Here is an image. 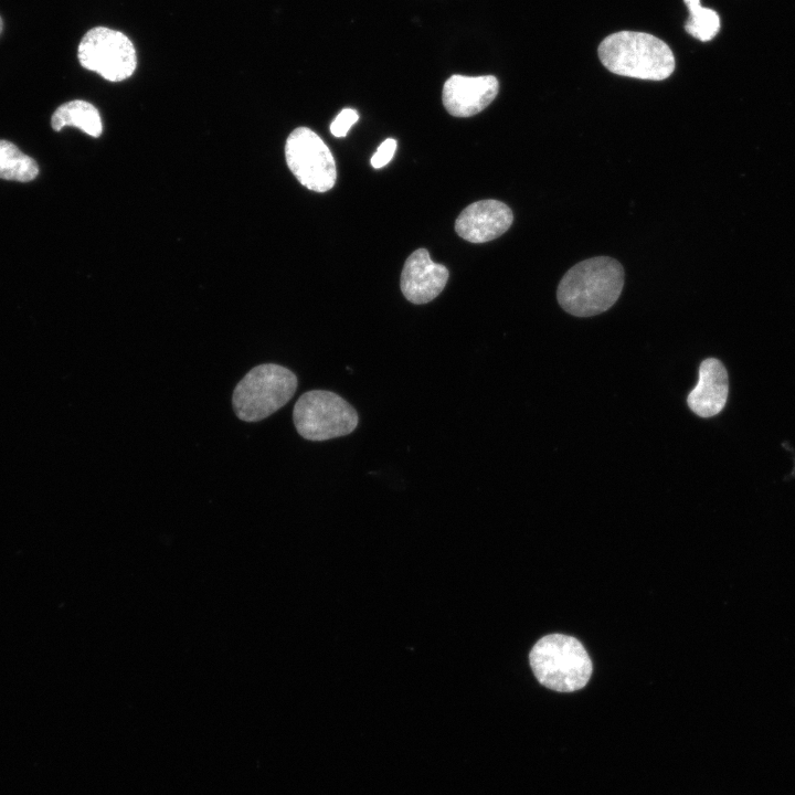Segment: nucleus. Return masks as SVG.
<instances>
[{
    "label": "nucleus",
    "mask_w": 795,
    "mask_h": 795,
    "mask_svg": "<svg viewBox=\"0 0 795 795\" xmlns=\"http://www.w3.org/2000/svg\"><path fill=\"white\" fill-rule=\"evenodd\" d=\"M81 65L109 82L130 77L137 66L132 42L124 33L96 26L85 33L77 49Z\"/></svg>",
    "instance_id": "423d86ee"
},
{
    "label": "nucleus",
    "mask_w": 795,
    "mask_h": 795,
    "mask_svg": "<svg viewBox=\"0 0 795 795\" xmlns=\"http://www.w3.org/2000/svg\"><path fill=\"white\" fill-rule=\"evenodd\" d=\"M448 269L434 263L427 250L418 248L404 263L400 286L404 297L416 305L436 298L448 280Z\"/></svg>",
    "instance_id": "9d476101"
},
{
    "label": "nucleus",
    "mask_w": 795,
    "mask_h": 795,
    "mask_svg": "<svg viewBox=\"0 0 795 795\" xmlns=\"http://www.w3.org/2000/svg\"><path fill=\"white\" fill-rule=\"evenodd\" d=\"M498 92L499 83L494 75L454 74L444 83L442 99L452 116L470 117L484 110Z\"/></svg>",
    "instance_id": "6e6552de"
},
{
    "label": "nucleus",
    "mask_w": 795,
    "mask_h": 795,
    "mask_svg": "<svg viewBox=\"0 0 795 795\" xmlns=\"http://www.w3.org/2000/svg\"><path fill=\"white\" fill-rule=\"evenodd\" d=\"M529 659L539 682L559 692L582 689L592 675L587 651L576 638L568 635L542 637L532 647Z\"/></svg>",
    "instance_id": "7ed1b4c3"
},
{
    "label": "nucleus",
    "mask_w": 795,
    "mask_h": 795,
    "mask_svg": "<svg viewBox=\"0 0 795 795\" xmlns=\"http://www.w3.org/2000/svg\"><path fill=\"white\" fill-rule=\"evenodd\" d=\"M729 379L722 362L716 358L703 360L699 368L697 385L688 394L690 410L700 417L719 414L728 399Z\"/></svg>",
    "instance_id": "9b49d317"
},
{
    "label": "nucleus",
    "mask_w": 795,
    "mask_h": 795,
    "mask_svg": "<svg viewBox=\"0 0 795 795\" xmlns=\"http://www.w3.org/2000/svg\"><path fill=\"white\" fill-rule=\"evenodd\" d=\"M690 18L685 24L687 33L701 42L712 40L720 30L718 13L701 6L700 0H683Z\"/></svg>",
    "instance_id": "4468645a"
},
{
    "label": "nucleus",
    "mask_w": 795,
    "mask_h": 795,
    "mask_svg": "<svg viewBox=\"0 0 795 795\" xmlns=\"http://www.w3.org/2000/svg\"><path fill=\"white\" fill-rule=\"evenodd\" d=\"M293 420L301 437L309 441H326L350 434L357 427L358 414L336 393L312 390L298 399L294 406Z\"/></svg>",
    "instance_id": "39448f33"
},
{
    "label": "nucleus",
    "mask_w": 795,
    "mask_h": 795,
    "mask_svg": "<svg viewBox=\"0 0 795 795\" xmlns=\"http://www.w3.org/2000/svg\"><path fill=\"white\" fill-rule=\"evenodd\" d=\"M359 119L356 109H342L330 125V131L336 137H344L351 126Z\"/></svg>",
    "instance_id": "2eb2a0df"
},
{
    "label": "nucleus",
    "mask_w": 795,
    "mask_h": 795,
    "mask_svg": "<svg viewBox=\"0 0 795 795\" xmlns=\"http://www.w3.org/2000/svg\"><path fill=\"white\" fill-rule=\"evenodd\" d=\"M624 268L608 256L584 259L572 266L556 289L559 305L570 315L591 317L610 309L624 286Z\"/></svg>",
    "instance_id": "f257e3e1"
},
{
    "label": "nucleus",
    "mask_w": 795,
    "mask_h": 795,
    "mask_svg": "<svg viewBox=\"0 0 795 795\" xmlns=\"http://www.w3.org/2000/svg\"><path fill=\"white\" fill-rule=\"evenodd\" d=\"M51 126L55 131H60L66 126L76 127L94 138L99 137L103 132L98 109L82 99L70 100L59 106L52 115Z\"/></svg>",
    "instance_id": "f8f14e48"
},
{
    "label": "nucleus",
    "mask_w": 795,
    "mask_h": 795,
    "mask_svg": "<svg viewBox=\"0 0 795 795\" xmlns=\"http://www.w3.org/2000/svg\"><path fill=\"white\" fill-rule=\"evenodd\" d=\"M598 59L612 73L647 81H662L675 70V56L668 44L653 34L619 31L598 45Z\"/></svg>",
    "instance_id": "f03ea898"
},
{
    "label": "nucleus",
    "mask_w": 795,
    "mask_h": 795,
    "mask_svg": "<svg viewBox=\"0 0 795 795\" xmlns=\"http://www.w3.org/2000/svg\"><path fill=\"white\" fill-rule=\"evenodd\" d=\"M285 159L289 170L307 189L326 192L335 186L337 169L333 156L311 129L298 127L289 134Z\"/></svg>",
    "instance_id": "0eeeda50"
},
{
    "label": "nucleus",
    "mask_w": 795,
    "mask_h": 795,
    "mask_svg": "<svg viewBox=\"0 0 795 795\" xmlns=\"http://www.w3.org/2000/svg\"><path fill=\"white\" fill-rule=\"evenodd\" d=\"M39 174V166L14 144L0 139V179L29 182Z\"/></svg>",
    "instance_id": "ddd939ff"
},
{
    "label": "nucleus",
    "mask_w": 795,
    "mask_h": 795,
    "mask_svg": "<svg viewBox=\"0 0 795 795\" xmlns=\"http://www.w3.org/2000/svg\"><path fill=\"white\" fill-rule=\"evenodd\" d=\"M296 389L297 377L289 369L275 363L256 365L234 389V412L242 421H261L284 406Z\"/></svg>",
    "instance_id": "20e7f679"
},
{
    "label": "nucleus",
    "mask_w": 795,
    "mask_h": 795,
    "mask_svg": "<svg viewBox=\"0 0 795 795\" xmlns=\"http://www.w3.org/2000/svg\"><path fill=\"white\" fill-rule=\"evenodd\" d=\"M396 149V140L393 138L385 139L377 149L375 153L371 157V165L373 168L379 169L388 165L393 158Z\"/></svg>",
    "instance_id": "dca6fc26"
},
{
    "label": "nucleus",
    "mask_w": 795,
    "mask_h": 795,
    "mask_svg": "<svg viewBox=\"0 0 795 795\" xmlns=\"http://www.w3.org/2000/svg\"><path fill=\"white\" fill-rule=\"evenodd\" d=\"M511 209L497 200H481L469 204L455 222L456 233L471 243H485L502 235L511 226Z\"/></svg>",
    "instance_id": "1a4fd4ad"
},
{
    "label": "nucleus",
    "mask_w": 795,
    "mask_h": 795,
    "mask_svg": "<svg viewBox=\"0 0 795 795\" xmlns=\"http://www.w3.org/2000/svg\"><path fill=\"white\" fill-rule=\"evenodd\" d=\"M1 31H2V20L0 18V33H1Z\"/></svg>",
    "instance_id": "f3484780"
}]
</instances>
